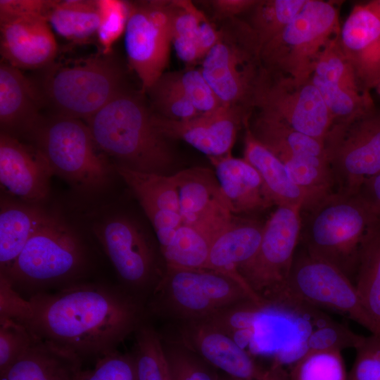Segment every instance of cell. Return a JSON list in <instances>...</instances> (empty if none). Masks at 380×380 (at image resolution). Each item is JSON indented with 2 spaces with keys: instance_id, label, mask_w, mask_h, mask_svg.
<instances>
[{
  "instance_id": "obj_1",
  "label": "cell",
  "mask_w": 380,
  "mask_h": 380,
  "mask_svg": "<svg viewBox=\"0 0 380 380\" xmlns=\"http://www.w3.org/2000/svg\"><path fill=\"white\" fill-rule=\"evenodd\" d=\"M18 322L82 362L112 352L145 322L146 302L121 285L87 281L26 298Z\"/></svg>"
},
{
  "instance_id": "obj_2",
  "label": "cell",
  "mask_w": 380,
  "mask_h": 380,
  "mask_svg": "<svg viewBox=\"0 0 380 380\" xmlns=\"http://www.w3.org/2000/svg\"><path fill=\"white\" fill-rule=\"evenodd\" d=\"M94 250L61 216L50 213L4 276L23 297L87 281Z\"/></svg>"
},
{
  "instance_id": "obj_3",
  "label": "cell",
  "mask_w": 380,
  "mask_h": 380,
  "mask_svg": "<svg viewBox=\"0 0 380 380\" xmlns=\"http://www.w3.org/2000/svg\"><path fill=\"white\" fill-rule=\"evenodd\" d=\"M142 94L126 87L87 124L98 147L114 165L171 175L175 158L169 139L153 125L152 110Z\"/></svg>"
},
{
  "instance_id": "obj_4",
  "label": "cell",
  "mask_w": 380,
  "mask_h": 380,
  "mask_svg": "<svg viewBox=\"0 0 380 380\" xmlns=\"http://www.w3.org/2000/svg\"><path fill=\"white\" fill-rule=\"evenodd\" d=\"M375 220L359 197L334 191L301 210L300 241L313 258L355 277L362 241Z\"/></svg>"
},
{
  "instance_id": "obj_5",
  "label": "cell",
  "mask_w": 380,
  "mask_h": 380,
  "mask_svg": "<svg viewBox=\"0 0 380 380\" xmlns=\"http://www.w3.org/2000/svg\"><path fill=\"white\" fill-rule=\"evenodd\" d=\"M220 38L200 68L222 106L251 115L265 76L261 44L249 25L239 18L223 21Z\"/></svg>"
},
{
  "instance_id": "obj_6",
  "label": "cell",
  "mask_w": 380,
  "mask_h": 380,
  "mask_svg": "<svg viewBox=\"0 0 380 380\" xmlns=\"http://www.w3.org/2000/svg\"><path fill=\"white\" fill-rule=\"evenodd\" d=\"M29 139L54 175L75 190L90 195L102 191L116 173L114 164L96 144L87 124L54 115L43 119Z\"/></svg>"
},
{
  "instance_id": "obj_7",
  "label": "cell",
  "mask_w": 380,
  "mask_h": 380,
  "mask_svg": "<svg viewBox=\"0 0 380 380\" xmlns=\"http://www.w3.org/2000/svg\"><path fill=\"white\" fill-rule=\"evenodd\" d=\"M249 300L264 305L239 283L216 271L166 267L146 305L151 314L179 322L205 319Z\"/></svg>"
},
{
  "instance_id": "obj_8",
  "label": "cell",
  "mask_w": 380,
  "mask_h": 380,
  "mask_svg": "<svg viewBox=\"0 0 380 380\" xmlns=\"http://www.w3.org/2000/svg\"><path fill=\"white\" fill-rule=\"evenodd\" d=\"M340 27L337 3L307 0L293 20L262 46L265 69L298 82L308 81L319 57L338 36Z\"/></svg>"
},
{
  "instance_id": "obj_9",
  "label": "cell",
  "mask_w": 380,
  "mask_h": 380,
  "mask_svg": "<svg viewBox=\"0 0 380 380\" xmlns=\"http://www.w3.org/2000/svg\"><path fill=\"white\" fill-rule=\"evenodd\" d=\"M127 87L112 53L53 69L42 93L57 116L87 120Z\"/></svg>"
},
{
  "instance_id": "obj_10",
  "label": "cell",
  "mask_w": 380,
  "mask_h": 380,
  "mask_svg": "<svg viewBox=\"0 0 380 380\" xmlns=\"http://www.w3.org/2000/svg\"><path fill=\"white\" fill-rule=\"evenodd\" d=\"M92 232L120 285L147 303L165 270L160 267L155 247L140 225L127 215L108 210L94 221Z\"/></svg>"
},
{
  "instance_id": "obj_11",
  "label": "cell",
  "mask_w": 380,
  "mask_h": 380,
  "mask_svg": "<svg viewBox=\"0 0 380 380\" xmlns=\"http://www.w3.org/2000/svg\"><path fill=\"white\" fill-rule=\"evenodd\" d=\"M301 231V208L278 206L264 223L254 256L238 269L251 291L267 307L280 305Z\"/></svg>"
},
{
  "instance_id": "obj_12",
  "label": "cell",
  "mask_w": 380,
  "mask_h": 380,
  "mask_svg": "<svg viewBox=\"0 0 380 380\" xmlns=\"http://www.w3.org/2000/svg\"><path fill=\"white\" fill-rule=\"evenodd\" d=\"M322 141L336 191L357 194L366 179L380 172V110L374 107L333 122Z\"/></svg>"
},
{
  "instance_id": "obj_13",
  "label": "cell",
  "mask_w": 380,
  "mask_h": 380,
  "mask_svg": "<svg viewBox=\"0 0 380 380\" xmlns=\"http://www.w3.org/2000/svg\"><path fill=\"white\" fill-rule=\"evenodd\" d=\"M280 305L327 308L347 316L377 336L354 282L335 266L312 257L303 249L296 253Z\"/></svg>"
},
{
  "instance_id": "obj_14",
  "label": "cell",
  "mask_w": 380,
  "mask_h": 380,
  "mask_svg": "<svg viewBox=\"0 0 380 380\" xmlns=\"http://www.w3.org/2000/svg\"><path fill=\"white\" fill-rule=\"evenodd\" d=\"M172 45L171 1L129 2L125 31L127 60L146 93L165 73Z\"/></svg>"
},
{
  "instance_id": "obj_15",
  "label": "cell",
  "mask_w": 380,
  "mask_h": 380,
  "mask_svg": "<svg viewBox=\"0 0 380 380\" xmlns=\"http://www.w3.org/2000/svg\"><path fill=\"white\" fill-rule=\"evenodd\" d=\"M254 110L266 111L298 132L321 141L332 124L328 108L311 78L298 82L266 70Z\"/></svg>"
},
{
  "instance_id": "obj_16",
  "label": "cell",
  "mask_w": 380,
  "mask_h": 380,
  "mask_svg": "<svg viewBox=\"0 0 380 380\" xmlns=\"http://www.w3.org/2000/svg\"><path fill=\"white\" fill-rule=\"evenodd\" d=\"M175 337L163 336L191 350L214 368L246 380H280L278 365H259L234 339L204 319L177 322Z\"/></svg>"
},
{
  "instance_id": "obj_17",
  "label": "cell",
  "mask_w": 380,
  "mask_h": 380,
  "mask_svg": "<svg viewBox=\"0 0 380 380\" xmlns=\"http://www.w3.org/2000/svg\"><path fill=\"white\" fill-rule=\"evenodd\" d=\"M251 115L224 106L186 120L167 119L152 111L153 125L161 134L182 140L208 158L232 154L237 132Z\"/></svg>"
},
{
  "instance_id": "obj_18",
  "label": "cell",
  "mask_w": 380,
  "mask_h": 380,
  "mask_svg": "<svg viewBox=\"0 0 380 380\" xmlns=\"http://www.w3.org/2000/svg\"><path fill=\"white\" fill-rule=\"evenodd\" d=\"M54 173L32 144L0 134V183L4 194L26 203L42 204L50 192Z\"/></svg>"
},
{
  "instance_id": "obj_19",
  "label": "cell",
  "mask_w": 380,
  "mask_h": 380,
  "mask_svg": "<svg viewBox=\"0 0 380 380\" xmlns=\"http://www.w3.org/2000/svg\"><path fill=\"white\" fill-rule=\"evenodd\" d=\"M179 193L184 224L216 235L235 216L231 211L215 171L193 167L172 175Z\"/></svg>"
},
{
  "instance_id": "obj_20",
  "label": "cell",
  "mask_w": 380,
  "mask_h": 380,
  "mask_svg": "<svg viewBox=\"0 0 380 380\" xmlns=\"http://www.w3.org/2000/svg\"><path fill=\"white\" fill-rule=\"evenodd\" d=\"M338 42L362 89L380 83V16L367 5H355L340 27Z\"/></svg>"
},
{
  "instance_id": "obj_21",
  "label": "cell",
  "mask_w": 380,
  "mask_h": 380,
  "mask_svg": "<svg viewBox=\"0 0 380 380\" xmlns=\"http://www.w3.org/2000/svg\"><path fill=\"white\" fill-rule=\"evenodd\" d=\"M0 30L3 61L19 70L46 67L57 54V43L45 17L0 21Z\"/></svg>"
},
{
  "instance_id": "obj_22",
  "label": "cell",
  "mask_w": 380,
  "mask_h": 380,
  "mask_svg": "<svg viewBox=\"0 0 380 380\" xmlns=\"http://www.w3.org/2000/svg\"><path fill=\"white\" fill-rule=\"evenodd\" d=\"M42 92L19 69L1 62L0 65L1 132L20 139H29L42 118Z\"/></svg>"
},
{
  "instance_id": "obj_23",
  "label": "cell",
  "mask_w": 380,
  "mask_h": 380,
  "mask_svg": "<svg viewBox=\"0 0 380 380\" xmlns=\"http://www.w3.org/2000/svg\"><path fill=\"white\" fill-rule=\"evenodd\" d=\"M263 226L264 223L258 220L234 216L213 238L206 265V269L227 275L239 283L261 303L239 274L238 269L257 252Z\"/></svg>"
},
{
  "instance_id": "obj_24",
  "label": "cell",
  "mask_w": 380,
  "mask_h": 380,
  "mask_svg": "<svg viewBox=\"0 0 380 380\" xmlns=\"http://www.w3.org/2000/svg\"><path fill=\"white\" fill-rule=\"evenodd\" d=\"M232 213L251 214L274 205L258 171L232 154L208 158Z\"/></svg>"
},
{
  "instance_id": "obj_25",
  "label": "cell",
  "mask_w": 380,
  "mask_h": 380,
  "mask_svg": "<svg viewBox=\"0 0 380 380\" xmlns=\"http://www.w3.org/2000/svg\"><path fill=\"white\" fill-rule=\"evenodd\" d=\"M51 212L5 194L0 205V274H6Z\"/></svg>"
},
{
  "instance_id": "obj_26",
  "label": "cell",
  "mask_w": 380,
  "mask_h": 380,
  "mask_svg": "<svg viewBox=\"0 0 380 380\" xmlns=\"http://www.w3.org/2000/svg\"><path fill=\"white\" fill-rule=\"evenodd\" d=\"M82 361L72 353L36 338L27 352L0 374V380H79Z\"/></svg>"
},
{
  "instance_id": "obj_27",
  "label": "cell",
  "mask_w": 380,
  "mask_h": 380,
  "mask_svg": "<svg viewBox=\"0 0 380 380\" xmlns=\"http://www.w3.org/2000/svg\"><path fill=\"white\" fill-rule=\"evenodd\" d=\"M246 127L243 158L260 175L265 189L278 206H305V193L294 183L283 163L261 144Z\"/></svg>"
},
{
  "instance_id": "obj_28",
  "label": "cell",
  "mask_w": 380,
  "mask_h": 380,
  "mask_svg": "<svg viewBox=\"0 0 380 380\" xmlns=\"http://www.w3.org/2000/svg\"><path fill=\"white\" fill-rule=\"evenodd\" d=\"M245 125L255 139L278 158L310 156L326 159L322 141L298 132L266 111L258 110Z\"/></svg>"
},
{
  "instance_id": "obj_29",
  "label": "cell",
  "mask_w": 380,
  "mask_h": 380,
  "mask_svg": "<svg viewBox=\"0 0 380 380\" xmlns=\"http://www.w3.org/2000/svg\"><path fill=\"white\" fill-rule=\"evenodd\" d=\"M355 286L380 337V220L367 230L358 253Z\"/></svg>"
},
{
  "instance_id": "obj_30",
  "label": "cell",
  "mask_w": 380,
  "mask_h": 380,
  "mask_svg": "<svg viewBox=\"0 0 380 380\" xmlns=\"http://www.w3.org/2000/svg\"><path fill=\"white\" fill-rule=\"evenodd\" d=\"M46 20L53 31L73 42L96 36L99 25L97 0H52Z\"/></svg>"
},
{
  "instance_id": "obj_31",
  "label": "cell",
  "mask_w": 380,
  "mask_h": 380,
  "mask_svg": "<svg viewBox=\"0 0 380 380\" xmlns=\"http://www.w3.org/2000/svg\"><path fill=\"white\" fill-rule=\"evenodd\" d=\"M114 166L117 175L132 191L143 209L169 210L179 213V193L172 175L145 173Z\"/></svg>"
},
{
  "instance_id": "obj_32",
  "label": "cell",
  "mask_w": 380,
  "mask_h": 380,
  "mask_svg": "<svg viewBox=\"0 0 380 380\" xmlns=\"http://www.w3.org/2000/svg\"><path fill=\"white\" fill-rule=\"evenodd\" d=\"M214 236L208 231L183 223L171 243L160 250L165 267L206 269Z\"/></svg>"
},
{
  "instance_id": "obj_33",
  "label": "cell",
  "mask_w": 380,
  "mask_h": 380,
  "mask_svg": "<svg viewBox=\"0 0 380 380\" xmlns=\"http://www.w3.org/2000/svg\"><path fill=\"white\" fill-rule=\"evenodd\" d=\"M134 337L137 380H172L160 334L145 321Z\"/></svg>"
},
{
  "instance_id": "obj_34",
  "label": "cell",
  "mask_w": 380,
  "mask_h": 380,
  "mask_svg": "<svg viewBox=\"0 0 380 380\" xmlns=\"http://www.w3.org/2000/svg\"><path fill=\"white\" fill-rule=\"evenodd\" d=\"M307 0H257L246 21L261 46L279 34L298 14ZM262 49V48H261Z\"/></svg>"
},
{
  "instance_id": "obj_35",
  "label": "cell",
  "mask_w": 380,
  "mask_h": 380,
  "mask_svg": "<svg viewBox=\"0 0 380 380\" xmlns=\"http://www.w3.org/2000/svg\"><path fill=\"white\" fill-rule=\"evenodd\" d=\"M148 93L153 113L167 119L186 120L201 113L180 89L174 73H164L146 92Z\"/></svg>"
},
{
  "instance_id": "obj_36",
  "label": "cell",
  "mask_w": 380,
  "mask_h": 380,
  "mask_svg": "<svg viewBox=\"0 0 380 380\" xmlns=\"http://www.w3.org/2000/svg\"><path fill=\"white\" fill-rule=\"evenodd\" d=\"M289 380H347L341 352L319 351L303 354L292 364Z\"/></svg>"
},
{
  "instance_id": "obj_37",
  "label": "cell",
  "mask_w": 380,
  "mask_h": 380,
  "mask_svg": "<svg viewBox=\"0 0 380 380\" xmlns=\"http://www.w3.org/2000/svg\"><path fill=\"white\" fill-rule=\"evenodd\" d=\"M161 338L172 380H219L216 369L197 354L177 342Z\"/></svg>"
},
{
  "instance_id": "obj_38",
  "label": "cell",
  "mask_w": 380,
  "mask_h": 380,
  "mask_svg": "<svg viewBox=\"0 0 380 380\" xmlns=\"http://www.w3.org/2000/svg\"><path fill=\"white\" fill-rule=\"evenodd\" d=\"M265 308L262 304L249 300L229 306L203 319L234 339L238 334H251Z\"/></svg>"
},
{
  "instance_id": "obj_39",
  "label": "cell",
  "mask_w": 380,
  "mask_h": 380,
  "mask_svg": "<svg viewBox=\"0 0 380 380\" xmlns=\"http://www.w3.org/2000/svg\"><path fill=\"white\" fill-rule=\"evenodd\" d=\"M364 338L365 336L355 333L341 323L328 320L310 333L305 341L303 354L319 351L341 352L348 348L356 349Z\"/></svg>"
},
{
  "instance_id": "obj_40",
  "label": "cell",
  "mask_w": 380,
  "mask_h": 380,
  "mask_svg": "<svg viewBox=\"0 0 380 380\" xmlns=\"http://www.w3.org/2000/svg\"><path fill=\"white\" fill-rule=\"evenodd\" d=\"M99 25L96 33L103 54L108 55L120 37L125 33L129 2L121 0H97Z\"/></svg>"
},
{
  "instance_id": "obj_41",
  "label": "cell",
  "mask_w": 380,
  "mask_h": 380,
  "mask_svg": "<svg viewBox=\"0 0 380 380\" xmlns=\"http://www.w3.org/2000/svg\"><path fill=\"white\" fill-rule=\"evenodd\" d=\"M36 338L21 322L0 316V374L22 357Z\"/></svg>"
},
{
  "instance_id": "obj_42",
  "label": "cell",
  "mask_w": 380,
  "mask_h": 380,
  "mask_svg": "<svg viewBox=\"0 0 380 380\" xmlns=\"http://www.w3.org/2000/svg\"><path fill=\"white\" fill-rule=\"evenodd\" d=\"M174 75L182 91L201 114L222 106L200 69L189 68Z\"/></svg>"
},
{
  "instance_id": "obj_43",
  "label": "cell",
  "mask_w": 380,
  "mask_h": 380,
  "mask_svg": "<svg viewBox=\"0 0 380 380\" xmlns=\"http://www.w3.org/2000/svg\"><path fill=\"white\" fill-rule=\"evenodd\" d=\"M79 380H137L132 353L118 350L95 361L92 369H82Z\"/></svg>"
},
{
  "instance_id": "obj_44",
  "label": "cell",
  "mask_w": 380,
  "mask_h": 380,
  "mask_svg": "<svg viewBox=\"0 0 380 380\" xmlns=\"http://www.w3.org/2000/svg\"><path fill=\"white\" fill-rule=\"evenodd\" d=\"M355 350L347 380H380V337L372 334L365 336Z\"/></svg>"
},
{
  "instance_id": "obj_45",
  "label": "cell",
  "mask_w": 380,
  "mask_h": 380,
  "mask_svg": "<svg viewBox=\"0 0 380 380\" xmlns=\"http://www.w3.org/2000/svg\"><path fill=\"white\" fill-rule=\"evenodd\" d=\"M52 0H0V21L42 16L46 18Z\"/></svg>"
},
{
  "instance_id": "obj_46",
  "label": "cell",
  "mask_w": 380,
  "mask_h": 380,
  "mask_svg": "<svg viewBox=\"0 0 380 380\" xmlns=\"http://www.w3.org/2000/svg\"><path fill=\"white\" fill-rule=\"evenodd\" d=\"M256 2L257 0H213L210 4L214 16L217 20L224 21L247 13Z\"/></svg>"
},
{
  "instance_id": "obj_47",
  "label": "cell",
  "mask_w": 380,
  "mask_h": 380,
  "mask_svg": "<svg viewBox=\"0 0 380 380\" xmlns=\"http://www.w3.org/2000/svg\"><path fill=\"white\" fill-rule=\"evenodd\" d=\"M356 195L374 218L380 220V172L366 179Z\"/></svg>"
},
{
  "instance_id": "obj_48",
  "label": "cell",
  "mask_w": 380,
  "mask_h": 380,
  "mask_svg": "<svg viewBox=\"0 0 380 380\" xmlns=\"http://www.w3.org/2000/svg\"><path fill=\"white\" fill-rule=\"evenodd\" d=\"M220 38V28H217L204 14L199 23L196 34V43L201 61L215 46Z\"/></svg>"
},
{
  "instance_id": "obj_49",
  "label": "cell",
  "mask_w": 380,
  "mask_h": 380,
  "mask_svg": "<svg viewBox=\"0 0 380 380\" xmlns=\"http://www.w3.org/2000/svg\"><path fill=\"white\" fill-rule=\"evenodd\" d=\"M365 4L369 8L380 16V0H373Z\"/></svg>"
},
{
  "instance_id": "obj_50",
  "label": "cell",
  "mask_w": 380,
  "mask_h": 380,
  "mask_svg": "<svg viewBox=\"0 0 380 380\" xmlns=\"http://www.w3.org/2000/svg\"><path fill=\"white\" fill-rule=\"evenodd\" d=\"M219 380H246L229 376L226 374H219Z\"/></svg>"
},
{
  "instance_id": "obj_51",
  "label": "cell",
  "mask_w": 380,
  "mask_h": 380,
  "mask_svg": "<svg viewBox=\"0 0 380 380\" xmlns=\"http://www.w3.org/2000/svg\"><path fill=\"white\" fill-rule=\"evenodd\" d=\"M375 89H376L379 94L380 95V83L377 85V87Z\"/></svg>"
}]
</instances>
